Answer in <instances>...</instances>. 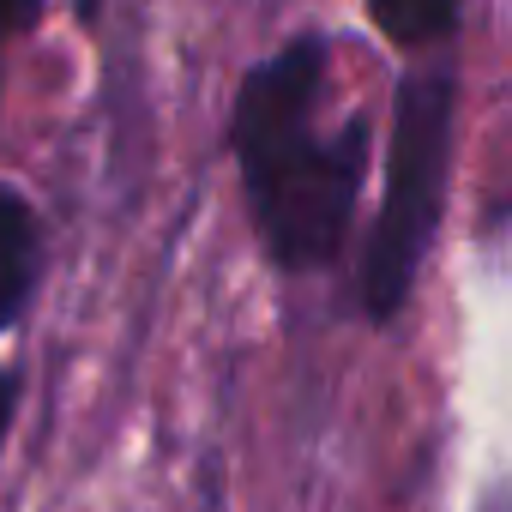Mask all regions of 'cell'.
I'll return each mask as SVG.
<instances>
[{"mask_svg":"<svg viewBox=\"0 0 512 512\" xmlns=\"http://www.w3.org/2000/svg\"><path fill=\"white\" fill-rule=\"evenodd\" d=\"M37 19H43V0H0V43L19 37V31H31Z\"/></svg>","mask_w":512,"mask_h":512,"instance_id":"cell-5","label":"cell"},{"mask_svg":"<svg viewBox=\"0 0 512 512\" xmlns=\"http://www.w3.org/2000/svg\"><path fill=\"white\" fill-rule=\"evenodd\" d=\"M31 284H37V217L0 181V332L25 314Z\"/></svg>","mask_w":512,"mask_h":512,"instance_id":"cell-3","label":"cell"},{"mask_svg":"<svg viewBox=\"0 0 512 512\" xmlns=\"http://www.w3.org/2000/svg\"><path fill=\"white\" fill-rule=\"evenodd\" d=\"M452 73L404 79L398 115H392V151H386V199L362 253V308L374 320H392L422 272L428 235L440 223L446 193V157H452Z\"/></svg>","mask_w":512,"mask_h":512,"instance_id":"cell-2","label":"cell"},{"mask_svg":"<svg viewBox=\"0 0 512 512\" xmlns=\"http://www.w3.org/2000/svg\"><path fill=\"white\" fill-rule=\"evenodd\" d=\"M79 7H85V19H97V0H79Z\"/></svg>","mask_w":512,"mask_h":512,"instance_id":"cell-7","label":"cell"},{"mask_svg":"<svg viewBox=\"0 0 512 512\" xmlns=\"http://www.w3.org/2000/svg\"><path fill=\"white\" fill-rule=\"evenodd\" d=\"M320 85L326 43L296 37L284 55L247 73L229 121L253 223H260L278 266H326L344 247L368 163V121H344L332 139L314 127Z\"/></svg>","mask_w":512,"mask_h":512,"instance_id":"cell-1","label":"cell"},{"mask_svg":"<svg viewBox=\"0 0 512 512\" xmlns=\"http://www.w3.org/2000/svg\"><path fill=\"white\" fill-rule=\"evenodd\" d=\"M7 422H13V380L0 374V440H7Z\"/></svg>","mask_w":512,"mask_h":512,"instance_id":"cell-6","label":"cell"},{"mask_svg":"<svg viewBox=\"0 0 512 512\" xmlns=\"http://www.w3.org/2000/svg\"><path fill=\"white\" fill-rule=\"evenodd\" d=\"M368 13H374V25H380L386 43H398V49H428V43L452 37L458 0H368Z\"/></svg>","mask_w":512,"mask_h":512,"instance_id":"cell-4","label":"cell"}]
</instances>
